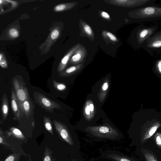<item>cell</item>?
Returning <instances> with one entry per match:
<instances>
[{
	"mask_svg": "<svg viewBox=\"0 0 161 161\" xmlns=\"http://www.w3.org/2000/svg\"><path fill=\"white\" fill-rule=\"evenodd\" d=\"M72 161H80V160H76L74 158V159H72Z\"/></svg>",
	"mask_w": 161,
	"mask_h": 161,
	"instance_id": "e575fe53",
	"label": "cell"
},
{
	"mask_svg": "<svg viewBox=\"0 0 161 161\" xmlns=\"http://www.w3.org/2000/svg\"><path fill=\"white\" fill-rule=\"evenodd\" d=\"M160 125V124L158 122H155L152 123L145 129L142 135V142H145L149 139L154 134Z\"/></svg>",
	"mask_w": 161,
	"mask_h": 161,
	"instance_id": "8fae6325",
	"label": "cell"
},
{
	"mask_svg": "<svg viewBox=\"0 0 161 161\" xmlns=\"http://www.w3.org/2000/svg\"><path fill=\"white\" fill-rule=\"evenodd\" d=\"M13 84L19 105L30 97L28 90L22 81L16 78L13 79Z\"/></svg>",
	"mask_w": 161,
	"mask_h": 161,
	"instance_id": "52a82bcc",
	"label": "cell"
},
{
	"mask_svg": "<svg viewBox=\"0 0 161 161\" xmlns=\"http://www.w3.org/2000/svg\"><path fill=\"white\" fill-rule=\"evenodd\" d=\"M0 65L3 68H7L8 67L5 58L2 53L0 54Z\"/></svg>",
	"mask_w": 161,
	"mask_h": 161,
	"instance_id": "4316f807",
	"label": "cell"
},
{
	"mask_svg": "<svg viewBox=\"0 0 161 161\" xmlns=\"http://www.w3.org/2000/svg\"><path fill=\"white\" fill-rule=\"evenodd\" d=\"M154 140L157 146L161 149V133H157L154 136Z\"/></svg>",
	"mask_w": 161,
	"mask_h": 161,
	"instance_id": "484cf974",
	"label": "cell"
},
{
	"mask_svg": "<svg viewBox=\"0 0 161 161\" xmlns=\"http://www.w3.org/2000/svg\"><path fill=\"white\" fill-rule=\"evenodd\" d=\"M53 85L56 89L60 91L64 90L66 87L64 84L58 82L54 80H53Z\"/></svg>",
	"mask_w": 161,
	"mask_h": 161,
	"instance_id": "d4e9b609",
	"label": "cell"
},
{
	"mask_svg": "<svg viewBox=\"0 0 161 161\" xmlns=\"http://www.w3.org/2000/svg\"><path fill=\"white\" fill-rule=\"evenodd\" d=\"M43 123L46 130L49 132L52 136H53V132L52 123L49 118L46 116H44L43 118Z\"/></svg>",
	"mask_w": 161,
	"mask_h": 161,
	"instance_id": "7402d4cb",
	"label": "cell"
},
{
	"mask_svg": "<svg viewBox=\"0 0 161 161\" xmlns=\"http://www.w3.org/2000/svg\"><path fill=\"white\" fill-rule=\"evenodd\" d=\"M90 99L87 100L85 104L83 109V114L84 117L87 121H90L94 117L92 115L90 109Z\"/></svg>",
	"mask_w": 161,
	"mask_h": 161,
	"instance_id": "d6986e66",
	"label": "cell"
},
{
	"mask_svg": "<svg viewBox=\"0 0 161 161\" xmlns=\"http://www.w3.org/2000/svg\"><path fill=\"white\" fill-rule=\"evenodd\" d=\"M86 53L84 48L80 46L74 53V55L70 59V63L75 64L80 62L84 58Z\"/></svg>",
	"mask_w": 161,
	"mask_h": 161,
	"instance_id": "4fadbf2b",
	"label": "cell"
},
{
	"mask_svg": "<svg viewBox=\"0 0 161 161\" xmlns=\"http://www.w3.org/2000/svg\"><path fill=\"white\" fill-rule=\"evenodd\" d=\"M130 19L136 23L161 19V5L156 3L132 10L128 14Z\"/></svg>",
	"mask_w": 161,
	"mask_h": 161,
	"instance_id": "6da1fadb",
	"label": "cell"
},
{
	"mask_svg": "<svg viewBox=\"0 0 161 161\" xmlns=\"http://www.w3.org/2000/svg\"><path fill=\"white\" fill-rule=\"evenodd\" d=\"M53 123L59 137L69 145L73 146L74 143L72 136L66 125L55 120H53Z\"/></svg>",
	"mask_w": 161,
	"mask_h": 161,
	"instance_id": "8992f818",
	"label": "cell"
},
{
	"mask_svg": "<svg viewBox=\"0 0 161 161\" xmlns=\"http://www.w3.org/2000/svg\"><path fill=\"white\" fill-rule=\"evenodd\" d=\"M0 144L3 146L5 148L13 152V153H20L22 155L26 156V154L24 152L20 145L12 144L7 141L6 137L4 134L3 132L1 127L0 130Z\"/></svg>",
	"mask_w": 161,
	"mask_h": 161,
	"instance_id": "ba28073f",
	"label": "cell"
},
{
	"mask_svg": "<svg viewBox=\"0 0 161 161\" xmlns=\"http://www.w3.org/2000/svg\"><path fill=\"white\" fill-rule=\"evenodd\" d=\"M56 158L53 155V151L47 146L44 150L42 161H55Z\"/></svg>",
	"mask_w": 161,
	"mask_h": 161,
	"instance_id": "ac0fdd59",
	"label": "cell"
},
{
	"mask_svg": "<svg viewBox=\"0 0 161 161\" xmlns=\"http://www.w3.org/2000/svg\"><path fill=\"white\" fill-rule=\"evenodd\" d=\"M22 155L20 153H13L8 155L4 160L0 161H19Z\"/></svg>",
	"mask_w": 161,
	"mask_h": 161,
	"instance_id": "603a6c76",
	"label": "cell"
},
{
	"mask_svg": "<svg viewBox=\"0 0 161 161\" xmlns=\"http://www.w3.org/2000/svg\"><path fill=\"white\" fill-rule=\"evenodd\" d=\"M153 69L155 73L161 76V56L154 61Z\"/></svg>",
	"mask_w": 161,
	"mask_h": 161,
	"instance_id": "cb8c5ba5",
	"label": "cell"
},
{
	"mask_svg": "<svg viewBox=\"0 0 161 161\" xmlns=\"http://www.w3.org/2000/svg\"><path fill=\"white\" fill-rule=\"evenodd\" d=\"M106 36L111 41H117L118 40L116 37L112 33L108 32H106Z\"/></svg>",
	"mask_w": 161,
	"mask_h": 161,
	"instance_id": "1f68e13d",
	"label": "cell"
},
{
	"mask_svg": "<svg viewBox=\"0 0 161 161\" xmlns=\"http://www.w3.org/2000/svg\"><path fill=\"white\" fill-rule=\"evenodd\" d=\"M6 138L11 137L14 138L20 141L23 143H26L28 141V138L18 129L12 127L5 131Z\"/></svg>",
	"mask_w": 161,
	"mask_h": 161,
	"instance_id": "9c48e42d",
	"label": "cell"
},
{
	"mask_svg": "<svg viewBox=\"0 0 161 161\" xmlns=\"http://www.w3.org/2000/svg\"><path fill=\"white\" fill-rule=\"evenodd\" d=\"M19 106L21 113L28 118L31 114L33 107V103L30 97Z\"/></svg>",
	"mask_w": 161,
	"mask_h": 161,
	"instance_id": "7c38bea8",
	"label": "cell"
},
{
	"mask_svg": "<svg viewBox=\"0 0 161 161\" xmlns=\"http://www.w3.org/2000/svg\"><path fill=\"white\" fill-rule=\"evenodd\" d=\"M28 158V159L27 161H32L31 158L30 157H29Z\"/></svg>",
	"mask_w": 161,
	"mask_h": 161,
	"instance_id": "d590c367",
	"label": "cell"
},
{
	"mask_svg": "<svg viewBox=\"0 0 161 161\" xmlns=\"http://www.w3.org/2000/svg\"><path fill=\"white\" fill-rule=\"evenodd\" d=\"M67 7L66 4H60L56 6L54 8V10L57 12L61 11L65 9Z\"/></svg>",
	"mask_w": 161,
	"mask_h": 161,
	"instance_id": "f546056e",
	"label": "cell"
},
{
	"mask_svg": "<svg viewBox=\"0 0 161 161\" xmlns=\"http://www.w3.org/2000/svg\"><path fill=\"white\" fill-rule=\"evenodd\" d=\"M85 130L93 136L111 140L117 139L119 136L118 131L107 124L97 126H89L85 128Z\"/></svg>",
	"mask_w": 161,
	"mask_h": 161,
	"instance_id": "3957f363",
	"label": "cell"
},
{
	"mask_svg": "<svg viewBox=\"0 0 161 161\" xmlns=\"http://www.w3.org/2000/svg\"><path fill=\"white\" fill-rule=\"evenodd\" d=\"M101 16L104 18L109 19L110 18V16L107 13L103 11L101 13Z\"/></svg>",
	"mask_w": 161,
	"mask_h": 161,
	"instance_id": "836d02e7",
	"label": "cell"
},
{
	"mask_svg": "<svg viewBox=\"0 0 161 161\" xmlns=\"http://www.w3.org/2000/svg\"><path fill=\"white\" fill-rule=\"evenodd\" d=\"M8 100L7 94L4 93L2 97L1 103L2 115L3 120H6L8 116Z\"/></svg>",
	"mask_w": 161,
	"mask_h": 161,
	"instance_id": "2e32d148",
	"label": "cell"
},
{
	"mask_svg": "<svg viewBox=\"0 0 161 161\" xmlns=\"http://www.w3.org/2000/svg\"><path fill=\"white\" fill-rule=\"evenodd\" d=\"M80 46V45H77L75 46L62 59L58 66V72H61L64 69L70 57Z\"/></svg>",
	"mask_w": 161,
	"mask_h": 161,
	"instance_id": "5bb4252c",
	"label": "cell"
},
{
	"mask_svg": "<svg viewBox=\"0 0 161 161\" xmlns=\"http://www.w3.org/2000/svg\"><path fill=\"white\" fill-rule=\"evenodd\" d=\"M9 34L11 36L14 38L18 37L19 35V32L15 28H12L9 31Z\"/></svg>",
	"mask_w": 161,
	"mask_h": 161,
	"instance_id": "f1b7e54d",
	"label": "cell"
},
{
	"mask_svg": "<svg viewBox=\"0 0 161 161\" xmlns=\"http://www.w3.org/2000/svg\"><path fill=\"white\" fill-rule=\"evenodd\" d=\"M109 83L108 78L106 79L98 94L97 97L98 100L101 103L103 102L107 94L109 86Z\"/></svg>",
	"mask_w": 161,
	"mask_h": 161,
	"instance_id": "e0dca14e",
	"label": "cell"
},
{
	"mask_svg": "<svg viewBox=\"0 0 161 161\" xmlns=\"http://www.w3.org/2000/svg\"><path fill=\"white\" fill-rule=\"evenodd\" d=\"M83 29L85 32L89 36L92 35L93 33L91 27L87 24H84L83 25Z\"/></svg>",
	"mask_w": 161,
	"mask_h": 161,
	"instance_id": "83f0119b",
	"label": "cell"
},
{
	"mask_svg": "<svg viewBox=\"0 0 161 161\" xmlns=\"http://www.w3.org/2000/svg\"><path fill=\"white\" fill-rule=\"evenodd\" d=\"M83 67V65L81 64L71 66L65 70L59 73V75L63 77H68L71 76L78 73Z\"/></svg>",
	"mask_w": 161,
	"mask_h": 161,
	"instance_id": "9a60e30c",
	"label": "cell"
},
{
	"mask_svg": "<svg viewBox=\"0 0 161 161\" xmlns=\"http://www.w3.org/2000/svg\"><path fill=\"white\" fill-rule=\"evenodd\" d=\"M11 103L12 112L16 118L19 120L22 116L21 112L16 94L12 87L11 88Z\"/></svg>",
	"mask_w": 161,
	"mask_h": 161,
	"instance_id": "30bf717a",
	"label": "cell"
},
{
	"mask_svg": "<svg viewBox=\"0 0 161 161\" xmlns=\"http://www.w3.org/2000/svg\"><path fill=\"white\" fill-rule=\"evenodd\" d=\"M108 157L116 161H136L134 159L123 155L118 154H111Z\"/></svg>",
	"mask_w": 161,
	"mask_h": 161,
	"instance_id": "ffe728a7",
	"label": "cell"
},
{
	"mask_svg": "<svg viewBox=\"0 0 161 161\" xmlns=\"http://www.w3.org/2000/svg\"><path fill=\"white\" fill-rule=\"evenodd\" d=\"M142 152L147 161H158L155 155L150 151L143 149Z\"/></svg>",
	"mask_w": 161,
	"mask_h": 161,
	"instance_id": "44dd1931",
	"label": "cell"
},
{
	"mask_svg": "<svg viewBox=\"0 0 161 161\" xmlns=\"http://www.w3.org/2000/svg\"><path fill=\"white\" fill-rule=\"evenodd\" d=\"M142 48L152 56H157L161 53V29L148 38Z\"/></svg>",
	"mask_w": 161,
	"mask_h": 161,
	"instance_id": "277c9868",
	"label": "cell"
},
{
	"mask_svg": "<svg viewBox=\"0 0 161 161\" xmlns=\"http://www.w3.org/2000/svg\"><path fill=\"white\" fill-rule=\"evenodd\" d=\"M59 35V31L57 30H54L51 33V37L52 39L54 40L58 37Z\"/></svg>",
	"mask_w": 161,
	"mask_h": 161,
	"instance_id": "4dcf8cb0",
	"label": "cell"
},
{
	"mask_svg": "<svg viewBox=\"0 0 161 161\" xmlns=\"http://www.w3.org/2000/svg\"><path fill=\"white\" fill-rule=\"evenodd\" d=\"M89 106L91 112L93 116L94 117L95 111L94 105L91 99L90 100Z\"/></svg>",
	"mask_w": 161,
	"mask_h": 161,
	"instance_id": "d6a6232c",
	"label": "cell"
},
{
	"mask_svg": "<svg viewBox=\"0 0 161 161\" xmlns=\"http://www.w3.org/2000/svg\"><path fill=\"white\" fill-rule=\"evenodd\" d=\"M158 26L157 25L147 26L141 24L134 30L132 35L133 44L138 49L142 48L145 42L157 31Z\"/></svg>",
	"mask_w": 161,
	"mask_h": 161,
	"instance_id": "7a4b0ae2",
	"label": "cell"
},
{
	"mask_svg": "<svg viewBox=\"0 0 161 161\" xmlns=\"http://www.w3.org/2000/svg\"><path fill=\"white\" fill-rule=\"evenodd\" d=\"M33 96L35 102L50 113L53 112L54 109L61 108L59 104L49 99L43 94L36 92L34 93Z\"/></svg>",
	"mask_w": 161,
	"mask_h": 161,
	"instance_id": "5b68a950",
	"label": "cell"
}]
</instances>
